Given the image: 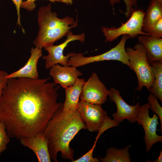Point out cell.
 <instances>
[{"instance_id":"obj_1","label":"cell","mask_w":162,"mask_h":162,"mask_svg":"<svg viewBox=\"0 0 162 162\" xmlns=\"http://www.w3.org/2000/svg\"><path fill=\"white\" fill-rule=\"evenodd\" d=\"M50 79H8L0 98V121L10 138L20 140L42 132L60 106V86Z\"/></svg>"},{"instance_id":"obj_2","label":"cell","mask_w":162,"mask_h":162,"mask_svg":"<svg viewBox=\"0 0 162 162\" xmlns=\"http://www.w3.org/2000/svg\"><path fill=\"white\" fill-rule=\"evenodd\" d=\"M63 105L62 103L41 132L48 140L51 158L55 162H58L59 152L63 158L71 162L74 160V151L70 147V142L80 130L87 129L77 110L65 112Z\"/></svg>"},{"instance_id":"obj_3","label":"cell","mask_w":162,"mask_h":162,"mask_svg":"<svg viewBox=\"0 0 162 162\" xmlns=\"http://www.w3.org/2000/svg\"><path fill=\"white\" fill-rule=\"evenodd\" d=\"M50 3L39 8L38 14L39 29L33 43L36 47L44 48L53 45L64 36H67L70 30L78 25V20L68 16L60 19L56 12L51 10Z\"/></svg>"},{"instance_id":"obj_4","label":"cell","mask_w":162,"mask_h":162,"mask_svg":"<svg viewBox=\"0 0 162 162\" xmlns=\"http://www.w3.org/2000/svg\"><path fill=\"white\" fill-rule=\"evenodd\" d=\"M125 50L129 63L138 79V85L136 89L141 91L145 86L149 91L154 77L152 68L147 60L145 47L139 43L134 45L133 48L128 47Z\"/></svg>"},{"instance_id":"obj_5","label":"cell","mask_w":162,"mask_h":162,"mask_svg":"<svg viewBox=\"0 0 162 162\" xmlns=\"http://www.w3.org/2000/svg\"><path fill=\"white\" fill-rule=\"evenodd\" d=\"M129 38L127 35H123L119 43L108 51L98 55L86 57L83 53L73 52L69 58L68 63L73 67H77L96 62L106 60H116L126 64L132 70L125 49V44Z\"/></svg>"},{"instance_id":"obj_6","label":"cell","mask_w":162,"mask_h":162,"mask_svg":"<svg viewBox=\"0 0 162 162\" xmlns=\"http://www.w3.org/2000/svg\"><path fill=\"white\" fill-rule=\"evenodd\" d=\"M145 12L140 9L135 10L127 22L122 23L121 26L116 28L101 27L106 42H112L121 35H127L129 38L137 37L138 35H150L143 30V19Z\"/></svg>"},{"instance_id":"obj_7","label":"cell","mask_w":162,"mask_h":162,"mask_svg":"<svg viewBox=\"0 0 162 162\" xmlns=\"http://www.w3.org/2000/svg\"><path fill=\"white\" fill-rule=\"evenodd\" d=\"M67 38L62 43L57 45H52L44 47V49L48 53L47 55L44 56L42 58L45 60V67L46 69L50 68L56 64H60L62 66H70L68 61L73 52H69L64 56L63 51L68 44L71 41L78 40L83 43L85 40V35L84 33L75 35L71 31L68 32Z\"/></svg>"},{"instance_id":"obj_8","label":"cell","mask_w":162,"mask_h":162,"mask_svg":"<svg viewBox=\"0 0 162 162\" xmlns=\"http://www.w3.org/2000/svg\"><path fill=\"white\" fill-rule=\"evenodd\" d=\"M149 104L146 103L140 105L138 115V124L142 125L145 132L143 140L146 145V150L149 152L155 143L162 142V136L156 134L159 124V118L155 113L152 117L149 115Z\"/></svg>"},{"instance_id":"obj_9","label":"cell","mask_w":162,"mask_h":162,"mask_svg":"<svg viewBox=\"0 0 162 162\" xmlns=\"http://www.w3.org/2000/svg\"><path fill=\"white\" fill-rule=\"evenodd\" d=\"M109 91L93 73L84 82L80 98L81 101L101 106L107 100Z\"/></svg>"},{"instance_id":"obj_10","label":"cell","mask_w":162,"mask_h":162,"mask_svg":"<svg viewBox=\"0 0 162 162\" xmlns=\"http://www.w3.org/2000/svg\"><path fill=\"white\" fill-rule=\"evenodd\" d=\"M76 110L87 129L91 132L98 131L107 115L101 106L82 101L79 102Z\"/></svg>"},{"instance_id":"obj_11","label":"cell","mask_w":162,"mask_h":162,"mask_svg":"<svg viewBox=\"0 0 162 162\" xmlns=\"http://www.w3.org/2000/svg\"><path fill=\"white\" fill-rule=\"evenodd\" d=\"M120 94L119 92L113 87L109 91L108 96L110 100L115 102L117 108V112L112 115L113 120L119 123L125 119L131 123L137 122L140 102L134 106L129 105L123 99Z\"/></svg>"},{"instance_id":"obj_12","label":"cell","mask_w":162,"mask_h":162,"mask_svg":"<svg viewBox=\"0 0 162 162\" xmlns=\"http://www.w3.org/2000/svg\"><path fill=\"white\" fill-rule=\"evenodd\" d=\"M49 74L54 82L64 88L74 85L78 77L82 75L80 71L71 66L56 64L50 68Z\"/></svg>"},{"instance_id":"obj_13","label":"cell","mask_w":162,"mask_h":162,"mask_svg":"<svg viewBox=\"0 0 162 162\" xmlns=\"http://www.w3.org/2000/svg\"><path fill=\"white\" fill-rule=\"evenodd\" d=\"M20 140L22 145L34 152L38 162L51 161L48 140L41 133L32 137L22 138Z\"/></svg>"},{"instance_id":"obj_14","label":"cell","mask_w":162,"mask_h":162,"mask_svg":"<svg viewBox=\"0 0 162 162\" xmlns=\"http://www.w3.org/2000/svg\"><path fill=\"white\" fill-rule=\"evenodd\" d=\"M30 52V56L25 65L18 70L8 74L6 77L8 79L19 77L39 79L37 65L39 58L42 55V48L36 46L32 48Z\"/></svg>"},{"instance_id":"obj_15","label":"cell","mask_w":162,"mask_h":162,"mask_svg":"<svg viewBox=\"0 0 162 162\" xmlns=\"http://www.w3.org/2000/svg\"><path fill=\"white\" fill-rule=\"evenodd\" d=\"M139 43L145 47L146 58L150 64L154 61L162 62V39L150 35L138 36Z\"/></svg>"},{"instance_id":"obj_16","label":"cell","mask_w":162,"mask_h":162,"mask_svg":"<svg viewBox=\"0 0 162 162\" xmlns=\"http://www.w3.org/2000/svg\"><path fill=\"white\" fill-rule=\"evenodd\" d=\"M83 78H78L74 84L65 88V99L63 105V110L65 112H74L76 110L83 85Z\"/></svg>"},{"instance_id":"obj_17","label":"cell","mask_w":162,"mask_h":162,"mask_svg":"<svg viewBox=\"0 0 162 162\" xmlns=\"http://www.w3.org/2000/svg\"><path fill=\"white\" fill-rule=\"evenodd\" d=\"M162 17V3L156 0H151L145 13L143 31L148 34L154 24Z\"/></svg>"},{"instance_id":"obj_18","label":"cell","mask_w":162,"mask_h":162,"mask_svg":"<svg viewBox=\"0 0 162 162\" xmlns=\"http://www.w3.org/2000/svg\"><path fill=\"white\" fill-rule=\"evenodd\" d=\"M130 145L118 149L112 147L108 148L105 156L99 158L101 162H130L131 159L129 152Z\"/></svg>"},{"instance_id":"obj_19","label":"cell","mask_w":162,"mask_h":162,"mask_svg":"<svg viewBox=\"0 0 162 162\" xmlns=\"http://www.w3.org/2000/svg\"><path fill=\"white\" fill-rule=\"evenodd\" d=\"M153 70L154 80L149 91L162 103V62L154 61L150 64Z\"/></svg>"},{"instance_id":"obj_20","label":"cell","mask_w":162,"mask_h":162,"mask_svg":"<svg viewBox=\"0 0 162 162\" xmlns=\"http://www.w3.org/2000/svg\"><path fill=\"white\" fill-rule=\"evenodd\" d=\"M149 109L159 117L161 123L160 130L162 133V107L158 103L157 99L152 94L150 93L148 98Z\"/></svg>"},{"instance_id":"obj_21","label":"cell","mask_w":162,"mask_h":162,"mask_svg":"<svg viewBox=\"0 0 162 162\" xmlns=\"http://www.w3.org/2000/svg\"><path fill=\"white\" fill-rule=\"evenodd\" d=\"M7 134L4 124L0 121V156L1 153L7 148V145L10 141Z\"/></svg>"},{"instance_id":"obj_22","label":"cell","mask_w":162,"mask_h":162,"mask_svg":"<svg viewBox=\"0 0 162 162\" xmlns=\"http://www.w3.org/2000/svg\"><path fill=\"white\" fill-rule=\"evenodd\" d=\"M113 8L114 4L119 3L120 0H109ZM126 6V11L124 13L127 17L130 16L133 11L138 7L137 0H123Z\"/></svg>"},{"instance_id":"obj_23","label":"cell","mask_w":162,"mask_h":162,"mask_svg":"<svg viewBox=\"0 0 162 162\" xmlns=\"http://www.w3.org/2000/svg\"><path fill=\"white\" fill-rule=\"evenodd\" d=\"M119 123L113 119H112L107 115H106L104 121L98 131V133L96 137L95 142H97L100 136L105 131L108 129L119 125Z\"/></svg>"},{"instance_id":"obj_24","label":"cell","mask_w":162,"mask_h":162,"mask_svg":"<svg viewBox=\"0 0 162 162\" xmlns=\"http://www.w3.org/2000/svg\"><path fill=\"white\" fill-rule=\"evenodd\" d=\"M37 0H26L23 1L21 8H24L28 11H31L34 10L36 7L35 2ZM51 2L55 3L56 2L64 3L67 4H71L73 3V0H47Z\"/></svg>"},{"instance_id":"obj_25","label":"cell","mask_w":162,"mask_h":162,"mask_svg":"<svg viewBox=\"0 0 162 162\" xmlns=\"http://www.w3.org/2000/svg\"><path fill=\"white\" fill-rule=\"evenodd\" d=\"M96 142H94L92 148L86 153L82 156L76 160H74L72 162H99V158H94L93 156V152L95 147Z\"/></svg>"},{"instance_id":"obj_26","label":"cell","mask_w":162,"mask_h":162,"mask_svg":"<svg viewBox=\"0 0 162 162\" xmlns=\"http://www.w3.org/2000/svg\"><path fill=\"white\" fill-rule=\"evenodd\" d=\"M148 34L155 38L162 37V17L160 18L153 25Z\"/></svg>"},{"instance_id":"obj_27","label":"cell","mask_w":162,"mask_h":162,"mask_svg":"<svg viewBox=\"0 0 162 162\" xmlns=\"http://www.w3.org/2000/svg\"><path fill=\"white\" fill-rule=\"evenodd\" d=\"M8 74L5 71L0 70V98L7 86L8 79L6 77Z\"/></svg>"},{"instance_id":"obj_28","label":"cell","mask_w":162,"mask_h":162,"mask_svg":"<svg viewBox=\"0 0 162 162\" xmlns=\"http://www.w3.org/2000/svg\"><path fill=\"white\" fill-rule=\"evenodd\" d=\"M14 4H15L17 11L18 16L17 24L19 26H21L20 22V8L22 3L23 2L22 0H12Z\"/></svg>"},{"instance_id":"obj_29","label":"cell","mask_w":162,"mask_h":162,"mask_svg":"<svg viewBox=\"0 0 162 162\" xmlns=\"http://www.w3.org/2000/svg\"><path fill=\"white\" fill-rule=\"evenodd\" d=\"M152 162H162V151L161 150L160 152V153L159 156L156 160L152 161H150Z\"/></svg>"},{"instance_id":"obj_30","label":"cell","mask_w":162,"mask_h":162,"mask_svg":"<svg viewBox=\"0 0 162 162\" xmlns=\"http://www.w3.org/2000/svg\"><path fill=\"white\" fill-rule=\"evenodd\" d=\"M157 0L161 3H162V0Z\"/></svg>"}]
</instances>
